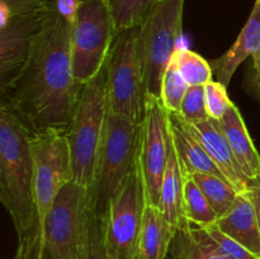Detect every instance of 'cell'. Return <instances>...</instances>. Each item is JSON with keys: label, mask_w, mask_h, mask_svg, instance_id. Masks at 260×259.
<instances>
[{"label": "cell", "mask_w": 260, "mask_h": 259, "mask_svg": "<svg viewBox=\"0 0 260 259\" xmlns=\"http://www.w3.org/2000/svg\"><path fill=\"white\" fill-rule=\"evenodd\" d=\"M71 23L56 8L33 41L17 78L2 90L35 132H68L83 85L75 80L71 60Z\"/></svg>", "instance_id": "1"}, {"label": "cell", "mask_w": 260, "mask_h": 259, "mask_svg": "<svg viewBox=\"0 0 260 259\" xmlns=\"http://www.w3.org/2000/svg\"><path fill=\"white\" fill-rule=\"evenodd\" d=\"M35 131L2 99L0 107V201L18 238L15 259H41L42 231L35 203V165L30 140Z\"/></svg>", "instance_id": "2"}, {"label": "cell", "mask_w": 260, "mask_h": 259, "mask_svg": "<svg viewBox=\"0 0 260 259\" xmlns=\"http://www.w3.org/2000/svg\"><path fill=\"white\" fill-rule=\"evenodd\" d=\"M141 141L142 124L108 108L93 184L88 189L89 206L101 217H106L113 195L139 163Z\"/></svg>", "instance_id": "3"}, {"label": "cell", "mask_w": 260, "mask_h": 259, "mask_svg": "<svg viewBox=\"0 0 260 259\" xmlns=\"http://www.w3.org/2000/svg\"><path fill=\"white\" fill-rule=\"evenodd\" d=\"M108 108V73L104 65L98 75L81 88L70 127L66 132L74 182L86 189L93 184Z\"/></svg>", "instance_id": "4"}, {"label": "cell", "mask_w": 260, "mask_h": 259, "mask_svg": "<svg viewBox=\"0 0 260 259\" xmlns=\"http://www.w3.org/2000/svg\"><path fill=\"white\" fill-rule=\"evenodd\" d=\"M106 66L109 111L142 124L147 93L140 52V27L117 33Z\"/></svg>", "instance_id": "5"}, {"label": "cell", "mask_w": 260, "mask_h": 259, "mask_svg": "<svg viewBox=\"0 0 260 259\" xmlns=\"http://www.w3.org/2000/svg\"><path fill=\"white\" fill-rule=\"evenodd\" d=\"M117 36L107 0H81L71 23V60L75 80L89 83L106 65Z\"/></svg>", "instance_id": "6"}, {"label": "cell", "mask_w": 260, "mask_h": 259, "mask_svg": "<svg viewBox=\"0 0 260 259\" xmlns=\"http://www.w3.org/2000/svg\"><path fill=\"white\" fill-rule=\"evenodd\" d=\"M184 0H162L140 27V52L147 95L160 98L161 81L183 30Z\"/></svg>", "instance_id": "7"}, {"label": "cell", "mask_w": 260, "mask_h": 259, "mask_svg": "<svg viewBox=\"0 0 260 259\" xmlns=\"http://www.w3.org/2000/svg\"><path fill=\"white\" fill-rule=\"evenodd\" d=\"M147 207L140 159L112 197L104 217L108 259H135L139 253L144 213Z\"/></svg>", "instance_id": "8"}, {"label": "cell", "mask_w": 260, "mask_h": 259, "mask_svg": "<svg viewBox=\"0 0 260 259\" xmlns=\"http://www.w3.org/2000/svg\"><path fill=\"white\" fill-rule=\"evenodd\" d=\"M89 213L88 189L70 182L45 221L41 259H79Z\"/></svg>", "instance_id": "9"}, {"label": "cell", "mask_w": 260, "mask_h": 259, "mask_svg": "<svg viewBox=\"0 0 260 259\" xmlns=\"http://www.w3.org/2000/svg\"><path fill=\"white\" fill-rule=\"evenodd\" d=\"M35 165V203L43 234L45 221L66 184L74 182L68 136L60 131L35 132L30 140Z\"/></svg>", "instance_id": "10"}, {"label": "cell", "mask_w": 260, "mask_h": 259, "mask_svg": "<svg viewBox=\"0 0 260 259\" xmlns=\"http://www.w3.org/2000/svg\"><path fill=\"white\" fill-rule=\"evenodd\" d=\"M172 135L169 112L160 98L146 96V112L142 122L140 168L144 180L147 206L157 207L162 178L169 160Z\"/></svg>", "instance_id": "11"}, {"label": "cell", "mask_w": 260, "mask_h": 259, "mask_svg": "<svg viewBox=\"0 0 260 259\" xmlns=\"http://www.w3.org/2000/svg\"><path fill=\"white\" fill-rule=\"evenodd\" d=\"M55 3L45 9L28 14L13 15L0 27V89H5L15 78L30 53L33 41L43 27Z\"/></svg>", "instance_id": "12"}, {"label": "cell", "mask_w": 260, "mask_h": 259, "mask_svg": "<svg viewBox=\"0 0 260 259\" xmlns=\"http://www.w3.org/2000/svg\"><path fill=\"white\" fill-rule=\"evenodd\" d=\"M189 124L212 161L222 173L223 178L235 188L238 193L248 192L253 184L236 161L235 155L221 130L218 121L208 118L203 122Z\"/></svg>", "instance_id": "13"}, {"label": "cell", "mask_w": 260, "mask_h": 259, "mask_svg": "<svg viewBox=\"0 0 260 259\" xmlns=\"http://www.w3.org/2000/svg\"><path fill=\"white\" fill-rule=\"evenodd\" d=\"M250 56L253 60L260 56V0L254 3L248 22L235 43L221 57L210 62L217 81L228 88L239 66Z\"/></svg>", "instance_id": "14"}, {"label": "cell", "mask_w": 260, "mask_h": 259, "mask_svg": "<svg viewBox=\"0 0 260 259\" xmlns=\"http://www.w3.org/2000/svg\"><path fill=\"white\" fill-rule=\"evenodd\" d=\"M169 127L173 145L185 177L189 178L190 175L202 173L223 178L222 173L190 128V124L179 113H169Z\"/></svg>", "instance_id": "15"}, {"label": "cell", "mask_w": 260, "mask_h": 259, "mask_svg": "<svg viewBox=\"0 0 260 259\" xmlns=\"http://www.w3.org/2000/svg\"><path fill=\"white\" fill-rule=\"evenodd\" d=\"M215 225L260 258V228L250 189L239 193L233 207Z\"/></svg>", "instance_id": "16"}, {"label": "cell", "mask_w": 260, "mask_h": 259, "mask_svg": "<svg viewBox=\"0 0 260 259\" xmlns=\"http://www.w3.org/2000/svg\"><path fill=\"white\" fill-rule=\"evenodd\" d=\"M238 164L253 185L260 184V155L235 104L218 121Z\"/></svg>", "instance_id": "17"}, {"label": "cell", "mask_w": 260, "mask_h": 259, "mask_svg": "<svg viewBox=\"0 0 260 259\" xmlns=\"http://www.w3.org/2000/svg\"><path fill=\"white\" fill-rule=\"evenodd\" d=\"M188 178L182 169L178 155L175 152L172 140L169 160L162 178L160 197L157 208L164 215V217L174 226L175 229H184L190 225L184 217L183 212V197H184V184Z\"/></svg>", "instance_id": "18"}, {"label": "cell", "mask_w": 260, "mask_h": 259, "mask_svg": "<svg viewBox=\"0 0 260 259\" xmlns=\"http://www.w3.org/2000/svg\"><path fill=\"white\" fill-rule=\"evenodd\" d=\"M177 229L164 217L157 207L147 206L140 234L139 254L141 259H165Z\"/></svg>", "instance_id": "19"}, {"label": "cell", "mask_w": 260, "mask_h": 259, "mask_svg": "<svg viewBox=\"0 0 260 259\" xmlns=\"http://www.w3.org/2000/svg\"><path fill=\"white\" fill-rule=\"evenodd\" d=\"M170 259H230L217 248L203 228L178 229L169 250Z\"/></svg>", "instance_id": "20"}, {"label": "cell", "mask_w": 260, "mask_h": 259, "mask_svg": "<svg viewBox=\"0 0 260 259\" xmlns=\"http://www.w3.org/2000/svg\"><path fill=\"white\" fill-rule=\"evenodd\" d=\"M189 178L202 190L218 218L233 207L239 193L228 180L217 175L202 174V173L193 174Z\"/></svg>", "instance_id": "21"}, {"label": "cell", "mask_w": 260, "mask_h": 259, "mask_svg": "<svg viewBox=\"0 0 260 259\" xmlns=\"http://www.w3.org/2000/svg\"><path fill=\"white\" fill-rule=\"evenodd\" d=\"M117 33L141 27L159 0H107Z\"/></svg>", "instance_id": "22"}, {"label": "cell", "mask_w": 260, "mask_h": 259, "mask_svg": "<svg viewBox=\"0 0 260 259\" xmlns=\"http://www.w3.org/2000/svg\"><path fill=\"white\" fill-rule=\"evenodd\" d=\"M183 212L184 217L190 225L207 228L215 225L218 216L213 211L212 206L206 196L190 178L185 180L184 197H183Z\"/></svg>", "instance_id": "23"}, {"label": "cell", "mask_w": 260, "mask_h": 259, "mask_svg": "<svg viewBox=\"0 0 260 259\" xmlns=\"http://www.w3.org/2000/svg\"><path fill=\"white\" fill-rule=\"evenodd\" d=\"M172 61L177 65L178 70L189 86L206 85L212 81L213 71L210 62L198 53L188 48L178 47Z\"/></svg>", "instance_id": "24"}, {"label": "cell", "mask_w": 260, "mask_h": 259, "mask_svg": "<svg viewBox=\"0 0 260 259\" xmlns=\"http://www.w3.org/2000/svg\"><path fill=\"white\" fill-rule=\"evenodd\" d=\"M189 89V84L185 81L177 65L170 61L161 81L160 101L169 113H180L183 99Z\"/></svg>", "instance_id": "25"}, {"label": "cell", "mask_w": 260, "mask_h": 259, "mask_svg": "<svg viewBox=\"0 0 260 259\" xmlns=\"http://www.w3.org/2000/svg\"><path fill=\"white\" fill-rule=\"evenodd\" d=\"M79 259H108L104 241V218L96 215L90 206Z\"/></svg>", "instance_id": "26"}, {"label": "cell", "mask_w": 260, "mask_h": 259, "mask_svg": "<svg viewBox=\"0 0 260 259\" xmlns=\"http://www.w3.org/2000/svg\"><path fill=\"white\" fill-rule=\"evenodd\" d=\"M180 116L188 123H198L210 118L206 104V89L205 85L189 86L184 99H183Z\"/></svg>", "instance_id": "27"}, {"label": "cell", "mask_w": 260, "mask_h": 259, "mask_svg": "<svg viewBox=\"0 0 260 259\" xmlns=\"http://www.w3.org/2000/svg\"><path fill=\"white\" fill-rule=\"evenodd\" d=\"M205 89L208 116L210 118L220 121L234 104L228 95V90H226L228 88L220 81L212 80L206 84Z\"/></svg>", "instance_id": "28"}, {"label": "cell", "mask_w": 260, "mask_h": 259, "mask_svg": "<svg viewBox=\"0 0 260 259\" xmlns=\"http://www.w3.org/2000/svg\"><path fill=\"white\" fill-rule=\"evenodd\" d=\"M203 229L211 236L217 248L230 259H260L255 254L248 250L245 246L241 245L240 243L234 240L229 235H226L225 233H222L216 225H211Z\"/></svg>", "instance_id": "29"}, {"label": "cell", "mask_w": 260, "mask_h": 259, "mask_svg": "<svg viewBox=\"0 0 260 259\" xmlns=\"http://www.w3.org/2000/svg\"><path fill=\"white\" fill-rule=\"evenodd\" d=\"M9 8L12 15L28 14L45 9L55 3V0H0Z\"/></svg>", "instance_id": "30"}, {"label": "cell", "mask_w": 260, "mask_h": 259, "mask_svg": "<svg viewBox=\"0 0 260 259\" xmlns=\"http://www.w3.org/2000/svg\"><path fill=\"white\" fill-rule=\"evenodd\" d=\"M80 2L81 0H55V8L61 17L73 23L80 7Z\"/></svg>", "instance_id": "31"}, {"label": "cell", "mask_w": 260, "mask_h": 259, "mask_svg": "<svg viewBox=\"0 0 260 259\" xmlns=\"http://www.w3.org/2000/svg\"><path fill=\"white\" fill-rule=\"evenodd\" d=\"M250 196L251 200H253L254 206H255L256 215H258V221H259V228H260V184L259 185H253L250 188Z\"/></svg>", "instance_id": "32"}, {"label": "cell", "mask_w": 260, "mask_h": 259, "mask_svg": "<svg viewBox=\"0 0 260 259\" xmlns=\"http://www.w3.org/2000/svg\"><path fill=\"white\" fill-rule=\"evenodd\" d=\"M254 83H255L256 93H258V95L260 96V70L254 71Z\"/></svg>", "instance_id": "33"}, {"label": "cell", "mask_w": 260, "mask_h": 259, "mask_svg": "<svg viewBox=\"0 0 260 259\" xmlns=\"http://www.w3.org/2000/svg\"><path fill=\"white\" fill-rule=\"evenodd\" d=\"M254 63V71H259L260 70V56L256 60H253Z\"/></svg>", "instance_id": "34"}, {"label": "cell", "mask_w": 260, "mask_h": 259, "mask_svg": "<svg viewBox=\"0 0 260 259\" xmlns=\"http://www.w3.org/2000/svg\"><path fill=\"white\" fill-rule=\"evenodd\" d=\"M135 259H141V258H140V254L139 253H137V255L135 256Z\"/></svg>", "instance_id": "35"}, {"label": "cell", "mask_w": 260, "mask_h": 259, "mask_svg": "<svg viewBox=\"0 0 260 259\" xmlns=\"http://www.w3.org/2000/svg\"><path fill=\"white\" fill-rule=\"evenodd\" d=\"M159 2H162V0H159Z\"/></svg>", "instance_id": "36"}]
</instances>
